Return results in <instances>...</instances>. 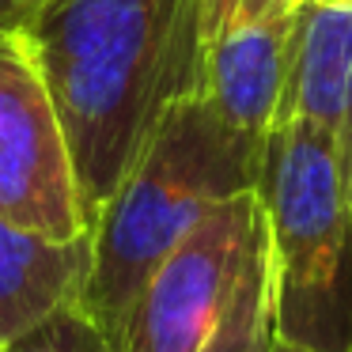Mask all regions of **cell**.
I'll use <instances>...</instances> for the list:
<instances>
[{"instance_id": "obj_10", "label": "cell", "mask_w": 352, "mask_h": 352, "mask_svg": "<svg viewBox=\"0 0 352 352\" xmlns=\"http://www.w3.org/2000/svg\"><path fill=\"white\" fill-rule=\"evenodd\" d=\"M0 352H118V349L107 337V329L91 318V311L80 299H69V303L54 307L50 314H42L23 333L4 341Z\"/></svg>"}, {"instance_id": "obj_13", "label": "cell", "mask_w": 352, "mask_h": 352, "mask_svg": "<svg viewBox=\"0 0 352 352\" xmlns=\"http://www.w3.org/2000/svg\"><path fill=\"white\" fill-rule=\"evenodd\" d=\"M318 4H333V8H352V0H318Z\"/></svg>"}, {"instance_id": "obj_8", "label": "cell", "mask_w": 352, "mask_h": 352, "mask_svg": "<svg viewBox=\"0 0 352 352\" xmlns=\"http://www.w3.org/2000/svg\"><path fill=\"white\" fill-rule=\"evenodd\" d=\"M91 273V235L54 243L0 216V344L54 307L80 299Z\"/></svg>"}, {"instance_id": "obj_1", "label": "cell", "mask_w": 352, "mask_h": 352, "mask_svg": "<svg viewBox=\"0 0 352 352\" xmlns=\"http://www.w3.org/2000/svg\"><path fill=\"white\" fill-rule=\"evenodd\" d=\"M23 34L54 95L87 223H95L163 110L197 91V0H50Z\"/></svg>"}, {"instance_id": "obj_7", "label": "cell", "mask_w": 352, "mask_h": 352, "mask_svg": "<svg viewBox=\"0 0 352 352\" xmlns=\"http://www.w3.org/2000/svg\"><path fill=\"white\" fill-rule=\"evenodd\" d=\"M303 118L341 137L352 118V8L303 0L292 16L276 122Z\"/></svg>"}, {"instance_id": "obj_5", "label": "cell", "mask_w": 352, "mask_h": 352, "mask_svg": "<svg viewBox=\"0 0 352 352\" xmlns=\"http://www.w3.org/2000/svg\"><path fill=\"white\" fill-rule=\"evenodd\" d=\"M265 228L269 216L258 190L208 208L140 288L118 352H197Z\"/></svg>"}, {"instance_id": "obj_12", "label": "cell", "mask_w": 352, "mask_h": 352, "mask_svg": "<svg viewBox=\"0 0 352 352\" xmlns=\"http://www.w3.org/2000/svg\"><path fill=\"white\" fill-rule=\"evenodd\" d=\"M341 155H344V175H349V193H352V118L341 133Z\"/></svg>"}, {"instance_id": "obj_6", "label": "cell", "mask_w": 352, "mask_h": 352, "mask_svg": "<svg viewBox=\"0 0 352 352\" xmlns=\"http://www.w3.org/2000/svg\"><path fill=\"white\" fill-rule=\"evenodd\" d=\"M292 16L276 0H197V91L254 137L276 125Z\"/></svg>"}, {"instance_id": "obj_15", "label": "cell", "mask_w": 352, "mask_h": 352, "mask_svg": "<svg viewBox=\"0 0 352 352\" xmlns=\"http://www.w3.org/2000/svg\"><path fill=\"white\" fill-rule=\"evenodd\" d=\"M276 352H303V349H292V344H280V341H276Z\"/></svg>"}, {"instance_id": "obj_4", "label": "cell", "mask_w": 352, "mask_h": 352, "mask_svg": "<svg viewBox=\"0 0 352 352\" xmlns=\"http://www.w3.org/2000/svg\"><path fill=\"white\" fill-rule=\"evenodd\" d=\"M0 216L54 243L91 235L69 140L23 31L0 27Z\"/></svg>"}, {"instance_id": "obj_2", "label": "cell", "mask_w": 352, "mask_h": 352, "mask_svg": "<svg viewBox=\"0 0 352 352\" xmlns=\"http://www.w3.org/2000/svg\"><path fill=\"white\" fill-rule=\"evenodd\" d=\"M265 137L231 125L201 91L163 110L140 160L91 223V273L80 303L114 341L160 261L212 205L261 186Z\"/></svg>"}, {"instance_id": "obj_14", "label": "cell", "mask_w": 352, "mask_h": 352, "mask_svg": "<svg viewBox=\"0 0 352 352\" xmlns=\"http://www.w3.org/2000/svg\"><path fill=\"white\" fill-rule=\"evenodd\" d=\"M276 4H280V8H288V12H296L299 4H303V0H276Z\"/></svg>"}, {"instance_id": "obj_9", "label": "cell", "mask_w": 352, "mask_h": 352, "mask_svg": "<svg viewBox=\"0 0 352 352\" xmlns=\"http://www.w3.org/2000/svg\"><path fill=\"white\" fill-rule=\"evenodd\" d=\"M197 352H276V322H273V246L269 228L250 246L239 280L216 318L212 333Z\"/></svg>"}, {"instance_id": "obj_11", "label": "cell", "mask_w": 352, "mask_h": 352, "mask_svg": "<svg viewBox=\"0 0 352 352\" xmlns=\"http://www.w3.org/2000/svg\"><path fill=\"white\" fill-rule=\"evenodd\" d=\"M50 0H0V27L4 31H27Z\"/></svg>"}, {"instance_id": "obj_3", "label": "cell", "mask_w": 352, "mask_h": 352, "mask_svg": "<svg viewBox=\"0 0 352 352\" xmlns=\"http://www.w3.org/2000/svg\"><path fill=\"white\" fill-rule=\"evenodd\" d=\"M258 193L273 246L276 341L352 352V193L341 137L303 118L276 122Z\"/></svg>"}]
</instances>
